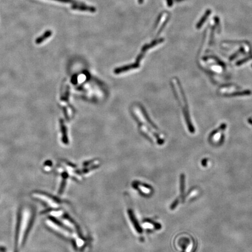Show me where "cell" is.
I'll list each match as a JSON object with an SVG mask.
<instances>
[{"instance_id":"cell-2","label":"cell","mask_w":252,"mask_h":252,"mask_svg":"<svg viewBox=\"0 0 252 252\" xmlns=\"http://www.w3.org/2000/svg\"><path fill=\"white\" fill-rule=\"evenodd\" d=\"M21 212L20 211L18 217V221H17V229L15 231V252H17V247H18V238H19V230H20V227H21Z\"/></svg>"},{"instance_id":"cell-1","label":"cell","mask_w":252,"mask_h":252,"mask_svg":"<svg viewBox=\"0 0 252 252\" xmlns=\"http://www.w3.org/2000/svg\"><path fill=\"white\" fill-rule=\"evenodd\" d=\"M34 197L38 198L40 200L46 202L47 204L50 205L52 207H57L58 205L61 203L60 200L54 196H51L43 192H36L34 193Z\"/></svg>"},{"instance_id":"cell-6","label":"cell","mask_w":252,"mask_h":252,"mask_svg":"<svg viewBox=\"0 0 252 252\" xmlns=\"http://www.w3.org/2000/svg\"><path fill=\"white\" fill-rule=\"evenodd\" d=\"M6 250V249H4V248H2V247H0V251H4Z\"/></svg>"},{"instance_id":"cell-5","label":"cell","mask_w":252,"mask_h":252,"mask_svg":"<svg viewBox=\"0 0 252 252\" xmlns=\"http://www.w3.org/2000/svg\"><path fill=\"white\" fill-rule=\"evenodd\" d=\"M54 1H58V2H70V3H73V2H75L73 0H54Z\"/></svg>"},{"instance_id":"cell-4","label":"cell","mask_w":252,"mask_h":252,"mask_svg":"<svg viewBox=\"0 0 252 252\" xmlns=\"http://www.w3.org/2000/svg\"><path fill=\"white\" fill-rule=\"evenodd\" d=\"M60 123H61V128H62V142L64 144H68V140L67 134V130L65 126L64 125L62 120H60Z\"/></svg>"},{"instance_id":"cell-3","label":"cell","mask_w":252,"mask_h":252,"mask_svg":"<svg viewBox=\"0 0 252 252\" xmlns=\"http://www.w3.org/2000/svg\"><path fill=\"white\" fill-rule=\"evenodd\" d=\"M51 34H52V32L51 30H49L46 31L43 35L40 36L38 38L36 39V41H35L36 43L38 45L42 43L43 41H45V40L48 39Z\"/></svg>"}]
</instances>
